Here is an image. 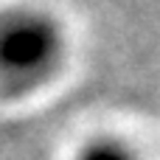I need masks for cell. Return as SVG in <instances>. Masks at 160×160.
Masks as SVG:
<instances>
[{"mask_svg": "<svg viewBox=\"0 0 160 160\" xmlns=\"http://www.w3.org/2000/svg\"><path fill=\"white\" fill-rule=\"evenodd\" d=\"M59 37L39 17H17L0 28V68L8 76H37L56 56Z\"/></svg>", "mask_w": 160, "mask_h": 160, "instance_id": "obj_1", "label": "cell"}, {"mask_svg": "<svg viewBox=\"0 0 160 160\" xmlns=\"http://www.w3.org/2000/svg\"><path fill=\"white\" fill-rule=\"evenodd\" d=\"M79 160H135V158L127 149L115 146V143H96V146H90Z\"/></svg>", "mask_w": 160, "mask_h": 160, "instance_id": "obj_2", "label": "cell"}]
</instances>
